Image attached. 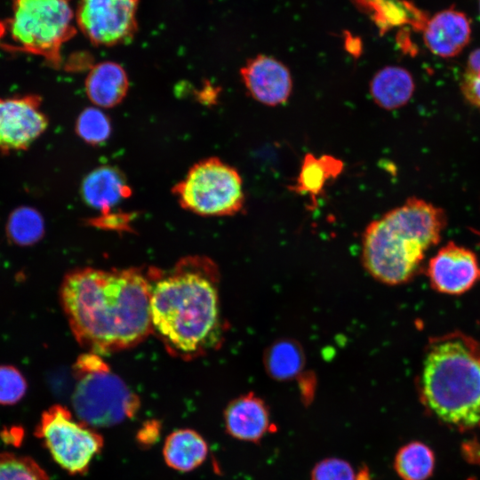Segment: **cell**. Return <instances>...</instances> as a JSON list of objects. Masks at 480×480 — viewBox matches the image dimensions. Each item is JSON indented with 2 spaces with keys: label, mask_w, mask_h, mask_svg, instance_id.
Instances as JSON below:
<instances>
[{
  "label": "cell",
  "mask_w": 480,
  "mask_h": 480,
  "mask_svg": "<svg viewBox=\"0 0 480 480\" xmlns=\"http://www.w3.org/2000/svg\"><path fill=\"white\" fill-rule=\"evenodd\" d=\"M151 268H76L63 278L60 298L76 341L106 355L139 345L152 332Z\"/></svg>",
  "instance_id": "6da1fadb"
},
{
  "label": "cell",
  "mask_w": 480,
  "mask_h": 480,
  "mask_svg": "<svg viewBox=\"0 0 480 480\" xmlns=\"http://www.w3.org/2000/svg\"><path fill=\"white\" fill-rule=\"evenodd\" d=\"M152 332L167 351L192 359L216 348L222 338L217 271L202 257H188L172 269L151 268Z\"/></svg>",
  "instance_id": "7a4b0ae2"
},
{
  "label": "cell",
  "mask_w": 480,
  "mask_h": 480,
  "mask_svg": "<svg viewBox=\"0 0 480 480\" xmlns=\"http://www.w3.org/2000/svg\"><path fill=\"white\" fill-rule=\"evenodd\" d=\"M418 390L423 405L459 429L480 427V341L460 331L430 338Z\"/></svg>",
  "instance_id": "3957f363"
},
{
  "label": "cell",
  "mask_w": 480,
  "mask_h": 480,
  "mask_svg": "<svg viewBox=\"0 0 480 480\" xmlns=\"http://www.w3.org/2000/svg\"><path fill=\"white\" fill-rule=\"evenodd\" d=\"M447 225L445 212L417 197L368 225L363 237V260L377 280L391 285L410 281L426 252L437 244Z\"/></svg>",
  "instance_id": "277c9868"
},
{
  "label": "cell",
  "mask_w": 480,
  "mask_h": 480,
  "mask_svg": "<svg viewBox=\"0 0 480 480\" xmlns=\"http://www.w3.org/2000/svg\"><path fill=\"white\" fill-rule=\"evenodd\" d=\"M72 405L77 419L91 427H110L135 416L138 396L102 359L87 352L73 366Z\"/></svg>",
  "instance_id": "5b68a950"
},
{
  "label": "cell",
  "mask_w": 480,
  "mask_h": 480,
  "mask_svg": "<svg viewBox=\"0 0 480 480\" xmlns=\"http://www.w3.org/2000/svg\"><path fill=\"white\" fill-rule=\"evenodd\" d=\"M71 0H12L0 21V40L17 50L60 60L62 44L76 34Z\"/></svg>",
  "instance_id": "8992f818"
},
{
  "label": "cell",
  "mask_w": 480,
  "mask_h": 480,
  "mask_svg": "<svg viewBox=\"0 0 480 480\" xmlns=\"http://www.w3.org/2000/svg\"><path fill=\"white\" fill-rule=\"evenodd\" d=\"M180 205L201 216H228L244 204L239 172L217 157L196 163L174 187Z\"/></svg>",
  "instance_id": "52a82bcc"
},
{
  "label": "cell",
  "mask_w": 480,
  "mask_h": 480,
  "mask_svg": "<svg viewBox=\"0 0 480 480\" xmlns=\"http://www.w3.org/2000/svg\"><path fill=\"white\" fill-rule=\"evenodd\" d=\"M35 434L54 461L71 475L87 472L104 444L100 434L76 420L70 411L60 404H54L42 413Z\"/></svg>",
  "instance_id": "ba28073f"
},
{
  "label": "cell",
  "mask_w": 480,
  "mask_h": 480,
  "mask_svg": "<svg viewBox=\"0 0 480 480\" xmlns=\"http://www.w3.org/2000/svg\"><path fill=\"white\" fill-rule=\"evenodd\" d=\"M139 0H79L76 21L94 44L112 46L132 38Z\"/></svg>",
  "instance_id": "9c48e42d"
},
{
  "label": "cell",
  "mask_w": 480,
  "mask_h": 480,
  "mask_svg": "<svg viewBox=\"0 0 480 480\" xmlns=\"http://www.w3.org/2000/svg\"><path fill=\"white\" fill-rule=\"evenodd\" d=\"M427 274L436 292L460 295L480 280V266L472 251L449 242L429 260Z\"/></svg>",
  "instance_id": "30bf717a"
},
{
  "label": "cell",
  "mask_w": 480,
  "mask_h": 480,
  "mask_svg": "<svg viewBox=\"0 0 480 480\" xmlns=\"http://www.w3.org/2000/svg\"><path fill=\"white\" fill-rule=\"evenodd\" d=\"M47 118L33 98L0 99V148L23 149L46 129Z\"/></svg>",
  "instance_id": "8fae6325"
},
{
  "label": "cell",
  "mask_w": 480,
  "mask_h": 480,
  "mask_svg": "<svg viewBox=\"0 0 480 480\" xmlns=\"http://www.w3.org/2000/svg\"><path fill=\"white\" fill-rule=\"evenodd\" d=\"M250 95L267 106L284 103L292 92V80L287 67L276 59L259 54L240 70Z\"/></svg>",
  "instance_id": "7c38bea8"
},
{
  "label": "cell",
  "mask_w": 480,
  "mask_h": 480,
  "mask_svg": "<svg viewBox=\"0 0 480 480\" xmlns=\"http://www.w3.org/2000/svg\"><path fill=\"white\" fill-rule=\"evenodd\" d=\"M422 32L424 43L432 53L450 58L460 53L469 43L471 26L464 12L450 8L428 20Z\"/></svg>",
  "instance_id": "4fadbf2b"
},
{
  "label": "cell",
  "mask_w": 480,
  "mask_h": 480,
  "mask_svg": "<svg viewBox=\"0 0 480 480\" xmlns=\"http://www.w3.org/2000/svg\"><path fill=\"white\" fill-rule=\"evenodd\" d=\"M224 425L230 436L241 441L259 443L270 428L268 408L253 393L240 396L227 405Z\"/></svg>",
  "instance_id": "5bb4252c"
},
{
  "label": "cell",
  "mask_w": 480,
  "mask_h": 480,
  "mask_svg": "<svg viewBox=\"0 0 480 480\" xmlns=\"http://www.w3.org/2000/svg\"><path fill=\"white\" fill-rule=\"evenodd\" d=\"M89 99L97 106L109 108L117 105L128 90L124 69L117 63L104 61L93 67L86 78Z\"/></svg>",
  "instance_id": "9a60e30c"
},
{
  "label": "cell",
  "mask_w": 480,
  "mask_h": 480,
  "mask_svg": "<svg viewBox=\"0 0 480 480\" xmlns=\"http://www.w3.org/2000/svg\"><path fill=\"white\" fill-rule=\"evenodd\" d=\"M123 175L115 168L102 166L93 170L84 179L82 194L86 203L106 212L130 195Z\"/></svg>",
  "instance_id": "2e32d148"
},
{
  "label": "cell",
  "mask_w": 480,
  "mask_h": 480,
  "mask_svg": "<svg viewBox=\"0 0 480 480\" xmlns=\"http://www.w3.org/2000/svg\"><path fill=\"white\" fill-rule=\"evenodd\" d=\"M414 89V81L410 72L396 66L380 69L370 84L374 102L388 110L405 105L412 98Z\"/></svg>",
  "instance_id": "e0dca14e"
},
{
  "label": "cell",
  "mask_w": 480,
  "mask_h": 480,
  "mask_svg": "<svg viewBox=\"0 0 480 480\" xmlns=\"http://www.w3.org/2000/svg\"><path fill=\"white\" fill-rule=\"evenodd\" d=\"M208 454L207 443L196 431L181 428L165 439L163 455L166 464L178 471L188 472L199 467Z\"/></svg>",
  "instance_id": "ac0fdd59"
},
{
  "label": "cell",
  "mask_w": 480,
  "mask_h": 480,
  "mask_svg": "<svg viewBox=\"0 0 480 480\" xmlns=\"http://www.w3.org/2000/svg\"><path fill=\"white\" fill-rule=\"evenodd\" d=\"M342 167V163L331 156L316 157L308 154L303 159L294 191L315 197L323 191L328 180L340 174Z\"/></svg>",
  "instance_id": "d6986e66"
},
{
  "label": "cell",
  "mask_w": 480,
  "mask_h": 480,
  "mask_svg": "<svg viewBox=\"0 0 480 480\" xmlns=\"http://www.w3.org/2000/svg\"><path fill=\"white\" fill-rule=\"evenodd\" d=\"M369 3L382 31L403 24H411L414 29L422 31L428 20L421 10L406 0H369Z\"/></svg>",
  "instance_id": "ffe728a7"
},
{
  "label": "cell",
  "mask_w": 480,
  "mask_h": 480,
  "mask_svg": "<svg viewBox=\"0 0 480 480\" xmlns=\"http://www.w3.org/2000/svg\"><path fill=\"white\" fill-rule=\"evenodd\" d=\"M394 467L403 480H426L433 473L435 455L425 444L411 442L398 450Z\"/></svg>",
  "instance_id": "44dd1931"
},
{
  "label": "cell",
  "mask_w": 480,
  "mask_h": 480,
  "mask_svg": "<svg viewBox=\"0 0 480 480\" xmlns=\"http://www.w3.org/2000/svg\"><path fill=\"white\" fill-rule=\"evenodd\" d=\"M303 353L300 345L292 340H279L266 353L268 373L275 380H287L295 377L303 367Z\"/></svg>",
  "instance_id": "7402d4cb"
},
{
  "label": "cell",
  "mask_w": 480,
  "mask_h": 480,
  "mask_svg": "<svg viewBox=\"0 0 480 480\" xmlns=\"http://www.w3.org/2000/svg\"><path fill=\"white\" fill-rule=\"evenodd\" d=\"M6 233L10 241L16 245H34L44 236V219L33 208L20 207L11 213L6 225Z\"/></svg>",
  "instance_id": "603a6c76"
},
{
  "label": "cell",
  "mask_w": 480,
  "mask_h": 480,
  "mask_svg": "<svg viewBox=\"0 0 480 480\" xmlns=\"http://www.w3.org/2000/svg\"><path fill=\"white\" fill-rule=\"evenodd\" d=\"M0 480H49V477L33 459L0 452Z\"/></svg>",
  "instance_id": "cb8c5ba5"
},
{
  "label": "cell",
  "mask_w": 480,
  "mask_h": 480,
  "mask_svg": "<svg viewBox=\"0 0 480 480\" xmlns=\"http://www.w3.org/2000/svg\"><path fill=\"white\" fill-rule=\"evenodd\" d=\"M79 136L91 144H98L107 140L110 134V123L107 116L98 108L84 110L76 122Z\"/></svg>",
  "instance_id": "d4e9b609"
},
{
  "label": "cell",
  "mask_w": 480,
  "mask_h": 480,
  "mask_svg": "<svg viewBox=\"0 0 480 480\" xmlns=\"http://www.w3.org/2000/svg\"><path fill=\"white\" fill-rule=\"evenodd\" d=\"M28 389L22 372L13 365H0V404L12 405L20 402Z\"/></svg>",
  "instance_id": "484cf974"
},
{
  "label": "cell",
  "mask_w": 480,
  "mask_h": 480,
  "mask_svg": "<svg viewBox=\"0 0 480 480\" xmlns=\"http://www.w3.org/2000/svg\"><path fill=\"white\" fill-rule=\"evenodd\" d=\"M351 465L340 458H326L317 462L311 471L310 480H355Z\"/></svg>",
  "instance_id": "4316f807"
},
{
  "label": "cell",
  "mask_w": 480,
  "mask_h": 480,
  "mask_svg": "<svg viewBox=\"0 0 480 480\" xmlns=\"http://www.w3.org/2000/svg\"><path fill=\"white\" fill-rule=\"evenodd\" d=\"M460 90L468 103L480 108V67L465 70Z\"/></svg>",
  "instance_id": "83f0119b"
},
{
  "label": "cell",
  "mask_w": 480,
  "mask_h": 480,
  "mask_svg": "<svg viewBox=\"0 0 480 480\" xmlns=\"http://www.w3.org/2000/svg\"><path fill=\"white\" fill-rule=\"evenodd\" d=\"M160 436V423L156 420H149L139 429L137 440L139 444L148 447L154 444Z\"/></svg>",
  "instance_id": "f1b7e54d"
},
{
  "label": "cell",
  "mask_w": 480,
  "mask_h": 480,
  "mask_svg": "<svg viewBox=\"0 0 480 480\" xmlns=\"http://www.w3.org/2000/svg\"><path fill=\"white\" fill-rule=\"evenodd\" d=\"M355 480H371V474L367 467H363L356 474Z\"/></svg>",
  "instance_id": "f546056e"
},
{
  "label": "cell",
  "mask_w": 480,
  "mask_h": 480,
  "mask_svg": "<svg viewBox=\"0 0 480 480\" xmlns=\"http://www.w3.org/2000/svg\"><path fill=\"white\" fill-rule=\"evenodd\" d=\"M479 12H480V0H479Z\"/></svg>",
  "instance_id": "4dcf8cb0"
}]
</instances>
